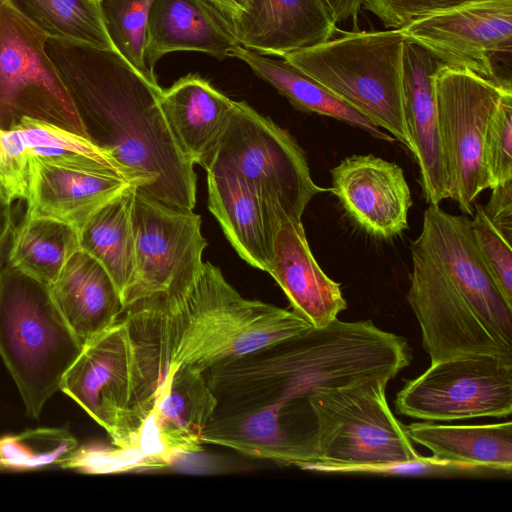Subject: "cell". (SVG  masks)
<instances>
[{
	"label": "cell",
	"instance_id": "1",
	"mask_svg": "<svg viewBox=\"0 0 512 512\" xmlns=\"http://www.w3.org/2000/svg\"><path fill=\"white\" fill-rule=\"evenodd\" d=\"M46 48L88 139L117 162L143 194L193 210L194 163L178 146L159 104L161 87L113 49L48 37Z\"/></svg>",
	"mask_w": 512,
	"mask_h": 512
},
{
	"label": "cell",
	"instance_id": "2",
	"mask_svg": "<svg viewBox=\"0 0 512 512\" xmlns=\"http://www.w3.org/2000/svg\"><path fill=\"white\" fill-rule=\"evenodd\" d=\"M411 258L407 300L431 363L469 357L512 363V305L480 258L470 218L429 205Z\"/></svg>",
	"mask_w": 512,
	"mask_h": 512
},
{
	"label": "cell",
	"instance_id": "3",
	"mask_svg": "<svg viewBox=\"0 0 512 512\" xmlns=\"http://www.w3.org/2000/svg\"><path fill=\"white\" fill-rule=\"evenodd\" d=\"M123 313L157 384L167 373L205 371L312 327L293 311L243 297L210 262L186 290L138 300Z\"/></svg>",
	"mask_w": 512,
	"mask_h": 512
},
{
	"label": "cell",
	"instance_id": "4",
	"mask_svg": "<svg viewBox=\"0 0 512 512\" xmlns=\"http://www.w3.org/2000/svg\"><path fill=\"white\" fill-rule=\"evenodd\" d=\"M405 338L371 320L310 329L204 371L218 404L277 405L294 412L312 393L392 380L410 365Z\"/></svg>",
	"mask_w": 512,
	"mask_h": 512
},
{
	"label": "cell",
	"instance_id": "5",
	"mask_svg": "<svg viewBox=\"0 0 512 512\" xmlns=\"http://www.w3.org/2000/svg\"><path fill=\"white\" fill-rule=\"evenodd\" d=\"M406 41L401 29L342 32L281 57L384 129L413 155L404 107Z\"/></svg>",
	"mask_w": 512,
	"mask_h": 512
},
{
	"label": "cell",
	"instance_id": "6",
	"mask_svg": "<svg viewBox=\"0 0 512 512\" xmlns=\"http://www.w3.org/2000/svg\"><path fill=\"white\" fill-rule=\"evenodd\" d=\"M82 347L49 287L7 263L0 271V357L27 415L40 416Z\"/></svg>",
	"mask_w": 512,
	"mask_h": 512
},
{
	"label": "cell",
	"instance_id": "7",
	"mask_svg": "<svg viewBox=\"0 0 512 512\" xmlns=\"http://www.w3.org/2000/svg\"><path fill=\"white\" fill-rule=\"evenodd\" d=\"M388 380L324 389L306 399L312 461L301 469L385 464L420 458L406 426L392 413Z\"/></svg>",
	"mask_w": 512,
	"mask_h": 512
},
{
	"label": "cell",
	"instance_id": "8",
	"mask_svg": "<svg viewBox=\"0 0 512 512\" xmlns=\"http://www.w3.org/2000/svg\"><path fill=\"white\" fill-rule=\"evenodd\" d=\"M209 166L236 172L284 223L300 222L312 198L329 191L313 181L296 139L243 101L233 102Z\"/></svg>",
	"mask_w": 512,
	"mask_h": 512
},
{
	"label": "cell",
	"instance_id": "9",
	"mask_svg": "<svg viewBox=\"0 0 512 512\" xmlns=\"http://www.w3.org/2000/svg\"><path fill=\"white\" fill-rule=\"evenodd\" d=\"M60 390L105 429L112 445L129 447L135 442L151 405L125 317L83 345Z\"/></svg>",
	"mask_w": 512,
	"mask_h": 512
},
{
	"label": "cell",
	"instance_id": "10",
	"mask_svg": "<svg viewBox=\"0 0 512 512\" xmlns=\"http://www.w3.org/2000/svg\"><path fill=\"white\" fill-rule=\"evenodd\" d=\"M510 80H493L441 65L434 76L438 136L449 198L473 214L477 197L490 187L483 161L487 127Z\"/></svg>",
	"mask_w": 512,
	"mask_h": 512
},
{
	"label": "cell",
	"instance_id": "11",
	"mask_svg": "<svg viewBox=\"0 0 512 512\" xmlns=\"http://www.w3.org/2000/svg\"><path fill=\"white\" fill-rule=\"evenodd\" d=\"M47 39L9 0H0V129L31 118L88 139Z\"/></svg>",
	"mask_w": 512,
	"mask_h": 512
},
{
	"label": "cell",
	"instance_id": "12",
	"mask_svg": "<svg viewBox=\"0 0 512 512\" xmlns=\"http://www.w3.org/2000/svg\"><path fill=\"white\" fill-rule=\"evenodd\" d=\"M133 227L136 263L124 309L141 299L182 292L197 280L207 246L200 215L161 203L136 188Z\"/></svg>",
	"mask_w": 512,
	"mask_h": 512
},
{
	"label": "cell",
	"instance_id": "13",
	"mask_svg": "<svg viewBox=\"0 0 512 512\" xmlns=\"http://www.w3.org/2000/svg\"><path fill=\"white\" fill-rule=\"evenodd\" d=\"M394 405L398 414L432 422L509 417L512 363L492 357L431 363L405 381Z\"/></svg>",
	"mask_w": 512,
	"mask_h": 512
},
{
	"label": "cell",
	"instance_id": "14",
	"mask_svg": "<svg viewBox=\"0 0 512 512\" xmlns=\"http://www.w3.org/2000/svg\"><path fill=\"white\" fill-rule=\"evenodd\" d=\"M443 65L493 80L496 62L510 58L512 0H481L434 14L401 28Z\"/></svg>",
	"mask_w": 512,
	"mask_h": 512
},
{
	"label": "cell",
	"instance_id": "15",
	"mask_svg": "<svg viewBox=\"0 0 512 512\" xmlns=\"http://www.w3.org/2000/svg\"><path fill=\"white\" fill-rule=\"evenodd\" d=\"M218 400L204 371L181 368L167 373L157 387L152 408L133 445L155 469L203 450V434Z\"/></svg>",
	"mask_w": 512,
	"mask_h": 512
},
{
	"label": "cell",
	"instance_id": "16",
	"mask_svg": "<svg viewBox=\"0 0 512 512\" xmlns=\"http://www.w3.org/2000/svg\"><path fill=\"white\" fill-rule=\"evenodd\" d=\"M329 191L367 234L390 239L408 228L412 206L403 169L373 154L343 158L330 170Z\"/></svg>",
	"mask_w": 512,
	"mask_h": 512
},
{
	"label": "cell",
	"instance_id": "17",
	"mask_svg": "<svg viewBox=\"0 0 512 512\" xmlns=\"http://www.w3.org/2000/svg\"><path fill=\"white\" fill-rule=\"evenodd\" d=\"M132 184L112 167L62 165L32 158L25 215L55 219L79 229Z\"/></svg>",
	"mask_w": 512,
	"mask_h": 512
},
{
	"label": "cell",
	"instance_id": "18",
	"mask_svg": "<svg viewBox=\"0 0 512 512\" xmlns=\"http://www.w3.org/2000/svg\"><path fill=\"white\" fill-rule=\"evenodd\" d=\"M32 158L62 165L108 166L133 182L117 162L89 139L47 122L24 118L10 130L0 129V191L11 203L27 200Z\"/></svg>",
	"mask_w": 512,
	"mask_h": 512
},
{
	"label": "cell",
	"instance_id": "19",
	"mask_svg": "<svg viewBox=\"0 0 512 512\" xmlns=\"http://www.w3.org/2000/svg\"><path fill=\"white\" fill-rule=\"evenodd\" d=\"M266 272L283 290L292 311L314 328L330 324L347 309L341 284L317 263L302 221L281 225Z\"/></svg>",
	"mask_w": 512,
	"mask_h": 512
},
{
	"label": "cell",
	"instance_id": "20",
	"mask_svg": "<svg viewBox=\"0 0 512 512\" xmlns=\"http://www.w3.org/2000/svg\"><path fill=\"white\" fill-rule=\"evenodd\" d=\"M441 65L427 49L406 41L403 58L404 107L414 148L413 156L419 167L420 185L429 205H439L449 198L434 94V76Z\"/></svg>",
	"mask_w": 512,
	"mask_h": 512
},
{
	"label": "cell",
	"instance_id": "21",
	"mask_svg": "<svg viewBox=\"0 0 512 512\" xmlns=\"http://www.w3.org/2000/svg\"><path fill=\"white\" fill-rule=\"evenodd\" d=\"M231 24L240 46L278 57L329 40L338 31L324 0H251Z\"/></svg>",
	"mask_w": 512,
	"mask_h": 512
},
{
	"label": "cell",
	"instance_id": "22",
	"mask_svg": "<svg viewBox=\"0 0 512 512\" xmlns=\"http://www.w3.org/2000/svg\"><path fill=\"white\" fill-rule=\"evenodd\" d=\"M206 171L210 212L237 254L266 272L284 222L236 172L220 166Z\"/></svg>",
	"mask_w": 512,
	"mask_h": 512
},
{
	"label": "cell",
	"instance_id": "23",
	"mask_svg": "<svg viewBox=\"0 0 512 512\" xmlns=\"http://www.w3.org/2000/svg\"><path fill=\"white\" fill-rule=\"evenodd\" d=\"M237 46L230 20L208 0H153L145 48L151 70L171 52L195 51L222 60Z\"/></svg>",
	"mask_w": 512,
	"mask_h": 512
},
{
	"label": "cell",
	"instance_id": "24",
	"mask_svg": "<svg viewBox=\"0 0 512 512\" xmlns=\"http://www.w3.org/2000/svg\"><path fill=\"white\" fill-rule=\"evenodd\" d=\"M234 100L198 74L161 91L159 104L182 152L206 168L229 121Z\"/></svg>",
	"mask_w": 512,
	"mask_h": 512
},
{
	"label": "cell",
	"instance_id": "25",
	"mask_svg": "<svg viewBox=\"0 0 512 512\" xmlns=\"http://www.w3.org/2000/svg\"><path fill=\"white\" fill-rule=\"evenodd\" d=\"M281 408L265 404H218L203 434L252 458L299 468L311 461L308 448L284 424Z\"/></svg>",
	"mask_w": 512,
	"mask_h": 512
},
{
	"label": "cell",
	"instance_id": "26",
	"mask_svg": "<svg viewBox=\"0 0 512 512\" xmlns=\"http://www.w3.org/2000/svg\"><path fill=\"white\" fill-rule=\"evenodd\" d=\"M49 289L83 345L117 322L124 311L120 293L109 273L82 249L69 258Z\"/></svg>",
	"mask_w": 512,
	"mask_h": 512
},
{
	"label": "cell",
	"instance_id": "27",
	"mask_svg": "<svg viewBox=\"0 0 512 512\" xmlns=\"http://www.w3.org/2000/svg\"><path fill=\"white\" fill-rule=\"evenodd\" d=\"M406 431L412 442L429 449L435 458L490 467L511 475L510 420L469 425L413 422Z\"/></svg>",
	"mask_w": 512,
	"mask_h": 512
},
{
	"label": "cell",
	"instance_id": "28",
	"mask_svg": "<svg viewBox=\"0 0 512 512\" xmlns=\"http://www.w3.org/2000/svg\"><path fill=\"white\" fill-rule=\"evenodd\" d=\"M228 57L244 62L255 75L273 86L297 110L337 119L361 128L380 140H395L283 57L261 55L240 45L232 49Z\"/></svg>",
	"mask_w": 512,
	"mask_h": 512
},
{
	"label": "cell",
	"instance_id": "29",
	"mask_svg": "<svg viewBox=\"0 0 512 512\" xmlns=\"http://www.w3.org/2000/svg\"><path fill=\"white\" fill-rule=\"evenodd\" d=\"M132 184L100 207L78 229L80 249L94 257L113 279L123 302L135 272Z\"/></svg>",
	"mask_w": 512,
	"mask_h": 512
},
{
	"label": "cell",
	"instance_id": "30",
	"mask_svg": "<svg viewBox=\"0 0 512 512\" xmlns=\"http://www.w3.org/2000/svg\"><path fill=\"white\" fill-rule=\"evenodd\" d=\"M79 249L76 227L25 215L15 227L8 264L50 287Z\"/></svg>",
	"mask_w": 512,
	"mask_h": 512
},
{
	"label": "cell",
	"instance_id": "31",
	"mask_svg": "<svg viewBox=\"0 0 512 512\" xmlns=\"http://www.w3.org/2000/svg\"><path fill=\"white\" fill-rule=\"evenodd\" d=\"M48 37L114 49L105 29L99 0H9Z\"/></svg>",
	"mask_w": 512,
	"mask_h": 512
},
{
	"label": "cell",
	"instance_id": "32",
	"mask_svg": "<svg viewBox=\"0 0 512 512\" xmlns=\"http://www.w3.org/2000/svg\"><path fill=\"white\" fill-rule=\"evenodd\" d=\"M105 29L115 49L144 79L158 84L146 62L147 21L153 0H99Z\"/></svg>",
	"mask_w": 512,
	"mask_h": 512
},
{
	"label": "cell",
	"instance_id": "33",
	"mask_svg": "<svg viewBox=\"0 0 512 512\" xmlns=\"http://www.w3.org/2000/svg\"><path fill=\"white\" fill-rule=\"evenodd\" d=\"M78 449L76 438L62 428H38L0 439V468L34 469L63 465Z\"/></svg>",
	"mask_w": 512,
	"mask_h": 512
},
{
	"label": "cell",
	"instance_id": "34",
	"mask_svg": "<svg viewBox=\"0 0 512 512\" xmlns=\"http://www.w3.org/2000/svg\"><path fill=\"white\" fill-rule=\"evenodd\" d=\"M314 472L417 477L505 476L501 471L490 467L442 460L433 456L375 465L318 467Z\"/></svg>",
	"mask_w": 512,
	"mask_h": 512
},
{
	"label": "cell",
	"instance_id": "35",
	"mask_svg": "<svg viewBox=\"0 0 512 512\" xmlns=\"http://www.w3.org/2000/svg\"><path fill=\"white\" fill-rule=\"evenodd\" d=\"M471 216L472 235L480 258L504 299L512 305L511 238L489 220L482 205L474 204Z\"/></svg>",
	"mask_w": 512,
	"mask_h": 512
},
{
	"label": "cell",
	"instance_id": "36",
	"mask_svg": "<svg viewBox=\"0 0 512 512\" xmlns=\"http://www.w3.org/2000/svg\"><path fill=\"white\" fill-rule=\"evenodd\" d=\"M483 161L489 189L512 180V90L501 97L490 118Z\"/></svg>",
	"mask_w": 512,
	"mask_h": 512
},
{
	"label": "cell",
	"instance_id": "37",
	"mask_svg": "<svg viewBox=\"0 0 512 512\" xmlns=\"http://www.w3.org/2000/svg\"><path fill=\"white\" fill-rule=\"evenodd\" d=\"M386 28L401 29L419 19L481 0H360Z\"/></svg>",
	"mask_w": 512,
	"mask_h": 512
},
{
	"label": "cell",
	"instance_id": "38",
	"mask_svg": "<svg viewBox=\"0 0 512 512\" xmlns=\"http://www.w3.org/2000/svg\"><path fill=\"white\" fill-rule=\"evenodd\" d=\"M483 206L489 220L508 238H512V180L493 187Z\"/></svg>",
	"mask_w": 512,
	"mask_h": 512
},
{
	"label": "cell",
	"instance_id": "39",
	"mask_svg": "<svg viewBox=\"0 0 512 512\" xmlns=\"http://www.w3.org/2000/svg\"><path fill=\"white\" fill-rule=\"evenodd\" d=\"M336 23L352 19L357 28L360 0H324Z\"/></svg>",
	"mask_w": 512,
	"mask_h": 512
},
{
	"label": "cell",
	"instance_id": "40",
	"mask_svg": "<svg viewBox=\"0 0 512 512\" xmlns=\"http://www.w3.org/2000/svg\"><path fill=\"white\" fill-rule=\"evenodd\" d=\"M230 22L239 18L249 7L251 0H208Z\"/></svg>",
	"mask_w": 512,
	"mask_h": 512
},
{
	"label": "cell",
	"instance_id": "41",
	"mask_svg": "<svg viewBox=\"0 0 512 512\" xmlns=\"http://www.w3.org/2000/svg\"><path fill=\"white\" fill-rule=\"evenodd\" d=\"M13 223L12 203L0 191V239Z\"/></svg>",
	"mask_w": 512,
	"mask_h": 512
},
{
	"label": "cell",
	"instance_id": "42",
	"mask_svg": "<svg viewBox=\"0 0 512 512\" xmlns=\"http://www.w3.org/2000/svg\"><path fill=\"white\" fill-rule=\"evenodd\" d=\"M15 227L14 222L0 239V271L8 263Z\"/></svg>",
	"mask_w": 512,
	"mask_h": 512
}]
</instances>
